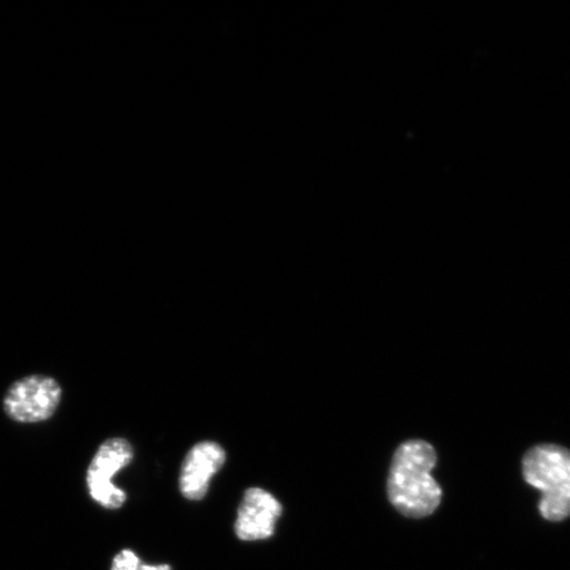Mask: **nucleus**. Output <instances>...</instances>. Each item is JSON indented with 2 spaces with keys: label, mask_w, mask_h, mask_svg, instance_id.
<instances>
[{
  "label": "nucleus",
  "mask_w": 570,
  "mask_h": 570,
  "mask_svg": "<svg viewBox=\"0 0 570 570\" xmlns=\"http://www.w3.org/2000/svg\"><path fill=\"white\" fill-rule=\"evenodd\" d=\"M62 387L52 376L33 374L13 382L3 397L7 417L19 424H38L55 416Z\"/></svg>",
  "instance_id": "obj_3"
},
{
  "label": "nucleus",
  "mask_w": 570,
  "mask_h": 570,
  "mask_svg": "<svg viewBox=\"0 0 570 570\" xmlns=\"http://www.w3.org/2000/svg\"><path fill=\"white\" fill-rule=\"evenodd\" d=\"M523 476L541 491L539 510L550 522L570 517V451L554 444L530 449L523 458Z\"/></svg>",
  "instance_id": "obj_2"
},
{
  "label": "nucleus",
  "mask_w": 570,
  "mask_h": 570,
  "mask_svg": "<svg viewBox=\"0 0 570 570\" xmlns=\"http://www.w3.org/2000/svg\"><path fill=\"white\" fill-rule=\"evenodd\" d=\"M111 570H174L168 564H146L131 550L120 551L112 560Z\"/></svg>",
  "instance_id": "obj_7"
},
{
  "label": "nucleus",
  "mask_w": 570,
  "mask_h": 570,
  "mask_svg": "<svg viewBox=\"0 0 570 570\" xmlns=\"http://www.w3.org/2000/svg\"><path fill=\"white\" fill-rule=\"evenodd\" d=\"M132 459L134 449L125 439H109L98 448L87 472V487L92 501L107 510L122 508L127 494L114 479L130 465Z\"/></svg>",
  "instance_id": "obj_4"
},
{
  "label": "nucleus",
  "mask_w": 570,
  "mask_h": 570,
  "mask_svg": "<svg viewBox=\"0 0 570 570\" xmlns=\"http://www.w3.org/2000/svg\"><path fill=\"white\" fill-rule=\"evenodd\" d=\"M224 448L204 441L190 449L180 472V491L189 501H202L208 494L213 476L225 465Z\"/></svg>",
  "instance_id": "obj_6"
},
{
  "label": "nucleus",
  "mask_w": 570,
  "mask_h": 570,
  "mask_svg": "<svg viewBox=\"0 0 570 570\" xmlns=\"http://www.w3.org/2000/svg\"><path fill=\"white\" fill-rule=\"evenodd\" d=\"M438 454L423 440L405 441L392 458L387 494L392 505L407 518H425L438 510L443 490L433 479Z\"/></svg>",
  "instance_id": "obj_1"
},
{
  "label": "nucleus",
  "mask_w": 570,
  "mask_h": 570,
  "mask_svg": "<svg viewBox=\"0 0 570 570\" xmlns=\"http://www.w3.org/2000/svg\"><path fill=\"white\" fill-rule=\"evenodd\" d=\"M283 514L276 497L261 488L248 489L239 504L234 530L242 541H261L273 538Z\"/></svg>",
  "instance_id": "obj_5"
}]
</instances>
